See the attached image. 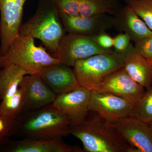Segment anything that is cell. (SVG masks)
<instances>
[{
	"label": "cell",
	"instance_id": "cell-3",
	"mask_svg": "<svg viewBox=\"0 0 152 152\" xmlns=\"http://www.w3.org/2000/svg\"><path fill=\"white\" fill-rule=\"evenodd\" d=\"M59 63L57 57L50 54L43 47L36 46L31 36L21 31L7 53L0 56V68L14 64L28 75H37L42 68Z\"/></svg>",
	"mask_w": 152,
	"mask_h": 152
},
{
	"label": "cell",
	"instance_id": "cell-30",
	"mask_svg": "<svg viewBox=\"0 0 152 152\" xmlns=\"http://www.w3.org/2000/svg\"><path fill=\"white\" fill-rule=\"evenodd\" d=\"M150 124L151 125V126H152V122L151 123V124Z\"/></svg>",
	"mask_w": 152,
	"mask_h": 152
},
{
	"label": "cell",
	"instance_id": "cell-9",
	"mask_svg": "<svg viewBox=\"0 0 152 152\" xmlns=\"http://www.w3.org/2000/svg\"><path fill=\"white\" fill-rule=\"evenodd\" d=\"M27 0H0V56L7 53L18 35Z\"/></svg>",
	"mask_w": 152,
	"mask_h": 152
},
{
	"label": "cell",
	"instance_id": "cell-6",
	"mask_svg": "<svg viewBox=\"0 0 152 152\" xmlns=\"http://www.w3.org/2000/svg\"><path fill=\"white\" fill-rule=\"evenodd\" d=\"M112 51L111 49H106L100 46L92 37L68 34L64 35L60 41L55 55L60 63L73 67L79 60Z\"/></svg>",
	"mask_w": 152,
	"mask_h": 152
},
{
	"label": "cell",
	"instance_id": "cell-25",
	"mask_svg": "<svg viewBox=\"0 0 152 152\" xmlns=\"http://www.w3.org/2000/svg\"><path fill=\"white\" fill-rule=\"evenodd\" d=\"M135 48L147 60H152V35L135 42Z\"/></svg>",
	"mask_w": 152,
	"mask_h": 152
},
{
	"label": "cell",
	"instance_id": "cell-12",
	"mask_svg": "<svg viewBox=\"0 0 152 152\" xmlns=\"http://www.w3.org/2000/svg\"><path fill=\"white\" fill-rule=\"evenodd\" d=\"M132 148L137 152H152V126L128 116L112 123Z\"/></svg>",
	"mask_w": 152,
	"mask_h": 152
},
{
	"label": "cell",
	"instance_id": "cell-20",
	"mask_svg": "<svg viewBox=\"0 0 152 152\" xmlns=\"http://www.w3.org/2000/svg\"><path fill=\"white\" fill-rule=\"evenodd\" d=\"M2 100L0 104V114L12 118H17L23 113L24 93L20 87L13 95Z\"/></svg>",
	"mask_w": 152,
	"mask_h": 152
},
{
	"label": "cell",
	"instance_id": "cell-13",
	"mask_svg": "<svg viewBox=\"0 0 152 152\" xmlns=\"http://www.w3.org/2000/svg\"><path fill=\"white\" fill-rule=\"evenodd\" d=\"M78 147L66 143L62 138L50 140L10 138L0 140V152H83Z\"/></svg>",
	"mask_w": 152,
	"mask_h": 152
},
{
	"label": "cell",
	"instance_id": "cell-1",
	"mask_svg": "<svg viewBox=\"0 0 152 152\" xmlns=\"http://www.w3.org/2000/svg\"><path fill=\"white\" fill-rule=\"evenodd\" d=\"M94 113L88 115L81 124L71 126L70 134L82 142L84 151L137 152L112 123Z\"/></svg>",
	"mask_w": 152,
	"mask_h": 152
},
{
	"label": "cell",
	"instance_id": "cell-15",
	"mask_svg": "<svg viewBox=\"0 0 152 152\" xmlns=\"http://www.w3.org/2000/svg\"><path fill=\"white\" fill-rule=\"evenodd\" d=\"M37 75L57 96L79 86L73 69L61 63L44 67Z\"/></svg>",
	"mask_w": 152,
	"mask_h": 152
},
{
	"label": "cell",
	"instance_id": "cell-8",
	"mask_svg": "<svg viewBox=\"0 0 152 152\" xmlns=\"http://www.w3.org/2000/svg\"><path fill=\"white\" fill-rule=\"evenodd\" d=\"M134 105L126 99L106 92L91 91L89 109L101 117L113 123L128 116Z\"/></svg>",
	"mask_w": 152,
	"mask_h": 152
},
{
	"label": "cell",
	"instance_id": "cell-17",
	"mask_svg": "<svg viewBox=\"0 0 152 152\" xmlns=\"http://www.w3.org/2000/svg\"><path fill=\"white\" fill-rule=\"evenodd\" d=\"M114 16L115 27L127 34L134 43L152 35L151 30L129 6L117 10Z\"/></svg>",
	"mask_w": 152,
	"mask_h": 152
},
{
	"label": "cell",
	"instance_id": "cell-21",
	"mask_svg": "<svg viewBox=\"0 0 152 152\" xmlns=\"http://www.w3.org/2000/svg\"><path fill=\"white\" fill-rule=\"evenodd\" d=\"M130 117L148 124L152 122V86L134 106Z\"/></svg>",
	"mask_w": 152,
	"mask_h": 152
},
{
	"label": "cell",
	"instance_id": "cell-29",
	"mask_svg": "<svg viewBox=\"0 0 152 152\" xmlns=\"http://www.w3.org/2000/svg\"><path fill=\"white\" fill-rule=\"evenodd\" d=\"M107 1H110L113 2V0H107Z\"/></svg>",
	"mask_w": 152,
	"mask_h": 152
},
{
	"label": "cell",
	"instance_id": "cell-7",
	"mask_svg": "<svg viewBox=\"0 0 152 152\" xmlns=\"http://www.w3.org/2000/svg\"><path fill=\"white\" fill-rule=\"evenodd\" d=\"M94 90L113 94L126 99L134 106L138 103L146 91L143 87L131 77L123 67L105 76Z\"/></svg>",
	"mask_w": 152,
	"mask_h": 152
},
{
	"label": "cell",
	"instance_id": "cell-16",
	"mask_svg": "<svg viewBox=\"0 0 152 152\" xmlns=\"http://www.w3.org/2000/svg\"><path fill=\"white\" fill-rule=\"evenodd\" d=\"M123 67L131 77L146 90L152 86V65L130 44L121 53Z\"/></svg>",
	"mask_w": 152,
	"mask_h": 152
},
{
	"label": "cell",
	"instance_id": "cell-14",
	"mask_svg": "<svg viewBox=\"0 0 152 152\" xmlns=\"http://www.w3.org/2000/svg\"><path fill=\"white\" fill-rule=\"evenodd\" d=\"M19 87L24 93L22 114L53 104L57 96L38 75L25 76Z\"/></svg>",
	"mask_w": 152,
	"mask_h": 152
},
{
	"label": "cell",
	"instance_id": "cell-23",
	"mask_svg": "<svg viewBox=\"0 0 152 152\" xmlns=\"http://www.w3.org/2000/svg\"><path fill=\"white\" fill-rule=\"evenodd\" d=\"M59 12L79 15V0H51Z\"/></svg>",
	"mask_w": 152,
	"mask_h": 152
},
{
	"label": "cell",
	"instance_id": "cell-10",
	"mask_svg": "<svg viewBox=\"0 0 152 152\" xmlns=\"http://www.w3.org/2000/svg\"><path fill=\"white\" fill-rule=\"evenodd\" d=\"M91 91L81 86L57 95L52 104L69 119L71 125L81 124L88 115Z\"/></svg>",
	"mask_w": 152,
	"mask_h": 152
},
{
	"label": "cell",
	"instance_id": "cell-11",
	"mask_svg": "<svg viewBox=\"0 0 152 152\" xmlns=\"http://www.w3.org/2000/svg\"><path fill=\"white\" fill-rule=\"evenodd\" d=\"M59 16L64 30L68 34L94 37L115 26V17L108 14L84 17L59 12Z\"/></svg>",
	"mask_w": 152,
	"mask_h": 152
},
{
	"label": "cell",
	"instance_id": "cell-26",
	"mask_svg": "<svg viewBox=\"0 0 152 152\" xmlns=\"http://www.w3.org/2000/svg\"><path fill=\"white\" fill-rule=\"evenodd\" d=\"M131 41V38L127 34H118L113 38L114 51L118 53H123L129 46Z\"/></svg>",
	"mask_w": 152,
	"mask_h": 152
},
{
	"label": "cell",
	"instance_id": "cell-28",
	"mask_svg": "<svg viewBox=\"0 0 152 152\" xmlns=\"http://www.w3.org/2000/svg\"><path fill=\"white\" fill-rule=\"evenodd\" d=\"M148 60V61L149 62L151 63V64L152 65V60Z\"/></svg>",
	"mask_w": 152,
	"mask_h": 152
},
{
	"label": "cell",
	"instance_id": "cell-4",
	"mask_svg": "<svg viewBox=\"0 0 152 152\" xmlns=\"http://www.w3.org/2000/svg\"><path fill=\"white\" fill-rule=\"evenodd\" d=\"M20 31L34 39H39L49 51L55 54L65 35L59 12L51 0L40 4L35 15L22 25Z\"/></svg>",
	"mask_w": 152,
	"mask_h": 152
},
{
	"label": "cell",
	"instance_id": "cell-2",
	"mask_svg": "<svg viewBox=\"0 0 152 152\" xmlns=\"http://www.w3.org/2000/svg\"><path fill=\"white\" fill-rule=\"evenodd\" d=\"M71 126L65 115L50 104L17 118L13 135L37 140L62 138L70 134Z\"/></svg>",
	"mask_w": 152,
	"mask_h": 152
},
{
	"label": "cell",
	"instance_id": "cell-24",
	"mask_svg": "<svg viewBox=\"0 0 152 152\" xmlns=\"http://www.w3.org/2000/svg\"><path fill=\"white\" fill-rule=\"evenodd\" d=\"M17 118H12L0 114V140L13 136Z\"/></svg>",
	"mask_w": 152,
	"mask_h": 152
},
{
	"label": "cell",
	"instance_id": "cell-22",
	"mask_svg": "<svg viewBox=\"0 0 152 152\" xmlns=\"http://www.w3.org/2000/svg\"><path fill=\"white\" fill-rule=\"evenodd\" d=\"M152 31V0H125Z\"/></svg>",
	"mask_w": 152,
	"mask_h": 152
},
{
	"label": "cell",
	"instance_id": "cell-19",
	"mask_svg": "<svg viewBox=\"0 0 152 152\" xmlns=\"http://www.w3.org/2000/svg\"><path fill=\"white\" fill-rule=\"evenodd\" d=\"M117 10L113 2L107 0H79V15L82 17L103 14L114 16Z\"/></svg>",
	"mask_w": 152,
	"mask_h": 152
},
{
	"label": "cell",
	"instance_id": "cell-18",
	"mask_svg": "<svg viewBox=\"0 0 152 152\" xmlns=\"http://www.w3.org/2000/svg\"><path fill=\"white\" fill-rule=\"evenodd\" d=\"M0 70V99H4L16 92L27 73L18 66L10 64Z\"/></svg>",
	"mask_w": 152,
	"mask_h": 152
},
{
	"label": "cell",
	"instance_id": "cell-5",
	"mask_svg": "<svg viewBox=\"0 0 152 152\" xmlns=\"http://www.w3.org/2000/svg\"><path fill=\"white\" fill-rule=\"evenodd\" d=\"M123 67L121 55L113 50L79 60L73 67L78 85L91 91L105 76Z\"/></svg>",
	"mask_w": 152,
	"mask_h": 152
},
{
	"label": "cell",
	"instance_id": "cell-27",
	"mask_svg": "<svg viewBox=\"0 0 152 152\" xmlns=\"http://www.w3.org/2000/svg\"><path fill=\"white\" fill-rule=\"evenodd\" d=\"M92 37L95 42L103 48L110 49L113 46V38L105 32Z\"/></svg>",
	"mask_w": 152,
	"mask_h": 152
}]
</instances>
